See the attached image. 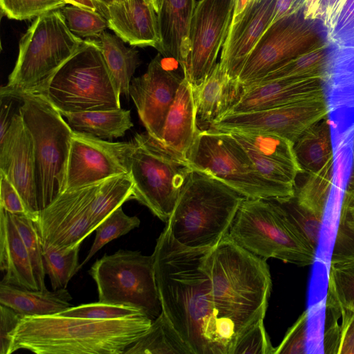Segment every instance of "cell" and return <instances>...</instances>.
I'll return each instance as SVG.
<instances>
[{"instance_id": "obj_43", "label": "cell", "mask_w": 354, "mask_h": 354, "mask_svg": "<svg viewBox=\"0 0 354 354\" xmlns=\"http://www.w3.org/2000/svg\"><path fill=\"white\" fill-rule=\"evenodd\" d=\"M72 317L96 319H119L145 314L142 310L131 306L111 304L102 302L81 304L71 307L59 313Z\"/></svg>"}, {"instance_id": "obj_49", "label": "cell", "mask_w": 354, "mask_h": 354, "mask_svg": "<svg viewBox=\"0 0 354 354\" xmlns=\"http://www.w3.org/2000/svg\"><path fill=\"white\" fill-rule=\"evenodd\" d=\"M0 207L12 214L27 215L26 207L19 194L11 182L1 172H0Z\"/></svg>"}, {"instance_id": "obj_32", "label": "cell", "mask_w": 354, "mask_h": 354, "mask_svg": "<svg viewBox=\"0 0 354 354\" xmlns=\"http://www.w3.org/2000/svg\"><path fill=\"white\" fill-rule=\"evenodd\" d=\"M133 182L130 173L102 180L91 205V218L95 228L112 212L132 199Z\"/></svg>"}, {"instance_id": "obj_20", "label": "cell", "mask_w": 354, "mask_h": 354, "mask_svg": "<svg viewBox=\"0 0 354 354\" xmlns=\"http://www.w3.org/2000/svg\"><path fill=\"white\" fill-rule=\"evenodd\" d=\"M276 0H254L237 22L230 24L220 64L230 77L239 74L252 50L270 26Z\"/></svg>"}, {"instance_id": "obj_40", "label": "cell", "mask_w": 354, "mask_h": 354, "mask_svg": "<svg viewBox=\"0 0 354 354\" xmlns=\"http://www.w3.org/2000/svg\"><path fill=\"white\" fill-rule=\"evenodd\" d=\"M10 215L28 252L38 289L46 290L42 245L35 223L26 214L10 213Z\"/></svg>"}, {"instance_id": "obj_23", "label": "cell", "mask_w": 354, "mask_h": 354, "mask_svg": "<svg viewBox=\"0 0 354 354\" xmlns=\"http://www.w3.org/2000/svg\"><path fill=\"white\" fill-rule=\"evenodd\" d=\"M192 88L198 128L207 130L239 100L244 86L239 80L230 77L218 62Z\"/></svg>"}, {"instance_id": "obj_29", "label": "cell", "mask_w": 354, "mask_h": 354, "mask_svg": "<svg viewBox=\"0 0 354 354\" xmlns=\"http://www.w3.org/2000/svg\"><path fill=\"white\" fill-rule=\"evenodd\" d=\"M96 40L116 89L129 100L132 76L140 64L138 51L127 47L116 35L106 31Z\"/></svg>"}, {"instance_id": "obj_25", "label": "cell", "mask_w": 354, "mask_h": 354, "mask_svg": "<svg viewBox=\"0 0 354 354\" xmlns=\"http://www.w3.org/2000/svg\"><path fill=\"white\" fill-rule=\"evenodd\" d=\"M0 269L3 283L37 290L32 264L25 244L10 213L0 207Z\"/></svg>"}, {"instance_id": "obj_45", "label": "cell", "mask_w": 354, "mask_h": 354, "mask_svg": "<svg viewBox=\"0 0 354 354\" xmlns=\"http://www.w3.org/2000/svg\"><path fill=\"white\" fill-rule=\"evenodd\" d=\"M284 209L291 222L317 250L319 242L323 218L299 205L294 198L274 200Z\"/></svg>"}, {"instance_id": "obj_7", "label": "cell", "mask_w": 354, "mask_h": 354, "mask_svg": "<svg viewBox=\"0 0 354 354\" xmlns=\"http://www.w3.org/2000/svg\"><path fill=\"white\" fill-rule=\"evenodd\" d=\"M19 113L34 147L40 212L66 189V174L73 130L62 113L39 93H25Z\"/></svg>"}, {"instance_id": "obj_14", "label": "cell", "mask_w": 354, "mask_h": 354, "mask_svg": "<svg viewBox=\"0 0 354 354\" xmlns=\"http://www.w3.org/2000/svg\"><path fill=\"white\" fill-rule=\"evenodd\" d=\"M234 0H199L189 28V49L182 70L192 86L199 84L216 64L231 24Z\"/></svg>"}, {"instance_id": "obj_54", "label": "cell", "mask_w": 354, "mask_h": 354, "mask_svg": "<svg viewBox=\"0 0 354 354\" xmlns=\"http://www.w3.org/2000/svg\"><path fill=\"white\" fill-rule=\"evenodd\" d=\"M68 4H73L79 6L96 8L94 3L91 0H66Z\"/></svg>"}, {"instance_id": "obj_39", "label": "cell", "mask_w": 354, "mask_h": 354, "mask_svg": "<svg viewBox=\"0 0 354 354\" xmlns=\"http://www.w3.org/2000/svg\"><path fill=\"white\" fill-rule=\"evenodd\" d=\"M326 302L354 310V261L330 264Z\"/></svg>"}, {"instance_id": "obj_6", "label": "cell", "mask_w": 354, "mask_h": 354, "mask_svg": "<svg viewBox=\"0 0 354 354\" xmlns=\"http://www.w3.org/2000/svg\"><path fill=\"white\" fill-rule=\"evenodd\" d=\"M239 245L267 259L298 266L312 265L317 250L274 200L245 198L228 232Z\"/></svg>"}, {"instance_id": "obj_46", "label": "cell", "mask_w": 354, "mask_h": 354, "mask_svg": "<svg viewBox=\"0 0 354 354\" xmlns=\"http://www.w3.org/2000/svg\"><path fill=\"white\" fill-rule=\"evenodd\" d=\"M354 261V218L341 209L330 263Z\"/></svg>"}, {"instance_id": "obj_50", "label": "cell", "mask_w": 354, "mask_h": 354, "mask_svg": "<svg viewBox=\"0 0 354 354\" xmlns=\"http://www.w3.org/2000/svg\"><path fill=\"white\" fill-rule=\"evenodd\" d=\"M307 0H276L273 13L272 24L276 21L303 11Z\"/></svg>"}, {"instance_id": "obj_9", "label": "cell", "mask_w": 354, "mask_h": 354, "mask_svg": "<svg viewBox=\"0 0 354 354\" xmlns=\"http://www.w3.org/2000/svg\"><path fill=\"white\" fill-rule=\"evenodd\" d=\"M39 94L60 113L121 108V95L96 39H86L84 45L55 72Z\"/></svg>"}, {"instance_id": "obj_34", "label": "cell", "mask_w": 354, "mask_h": 354, "mask_svg": "<svg viewBox=\"0 0 354 354\" xmlns=\"http://www.w3.org/2000/svg\"><path fill=\"white\" fill-rule=\"evenodd\" d=\"M333 166L332 158L319 170L308 173L303 184L295 187L293 196L299 205L322 218L332 187Z\"/></svg>"}, {"instance_id": "obj_28", "label": "cell", "mask_w": 354, "mask_h": 354, "mask_svg": "<svg viewBox=\"0 0 354 354\" xmlns=\"http://www.w3.org/2000/svg\"><path fill=\"white\" fill-rule=\"evenodd\" d=\"M61 113L73 130L103 140L122 137L133 126L131 111L122 108Z\"/></svg>"}, {"instance_id": "obj_3", "label": "cell", "mask_w": 354, "mask_h": 354, "mask_svg": "<svg viewBox=\"0 0 354 354\" xmlns=\"http://www.w3.org/2000/svg\"><path fill=\"white\" fill-rule=\"evenodd\" d=\"M206 267L218 319L234 342L247 327L265 317L272 288L269 266L227 234L209 250Z\"/></svg>"}, {"instance_id": "obj_58", "label": "cell", "mask_w": 354, "mask_h": 354, "mask_svg": "<svg viewBox=\"0 0 354 354\" xmlns=\"http://www.w3.org/2000/svg\"><path fill=\"white\" fill-rule=\"evenodd\" d=\"M351 178H354V149H353V171Z\"/></svg>"}, {"instance_id": "obj_4", "label": "cell", "mask_w": 354, "mask_h": 354, "mask_svg": "<svg viewBox=\"0 0 354 354\" xmlns=\"http://www.w3.org/2000/svg\"><path fill=\"white\" fill-rule=\"evenodd\" d=\"M245 198L216 178L192 169L167 224L182 245L213 248L228 234Z\"/></svg>"}, {"instance_id": "obj_27", "label": "cell", "mask_w": 354, "mask_h": 354, "mask_svg": "<svg viewBox=\"0 0 354 354\" xmlns=\"http://www.w3.org/2000/svg\"><path fill=\"white\" fill-rule=\"evenodd\" d=\"M72 297L66 288L49 291L28 290L1 282L0 304L24 316L58 314L72 307Z\"/></svg>"}, {"instance_id": "obj_42", "label": "cell", "mask_w": 354, "mask_h": 354, "mask_svg": "<svg viewBox=\"0 0 354 354\" xmlns=\"http://www.w3.org/2000/svg\"><path fill=\"white\" fill-rule=\"evenodd\" d=\"M263 319H257L236 337L230 354H274Z\"/></svg>"}, {"instance_id": "obj_30", "label": "cell", "mask_w": 354, "mask_h": 354, "mask_svg": "<svg viewBox=\"0 0 354 354\" xmlns=\"http://www.w3.org/2000/svg\"><path fill=\"white\" fill-rule=\"evenodd\" d=\"M294 151L301 173L316 171L333 158L330 122L326 117L304 131L294 143Z\"/></svg>"}, {"instance_id": "obj_47", "label": "cell", "mask_w": 354, "mask_h": 354, "mask_svg": "<svg viewBox=\"0 0 354 354\" xmlns=\"http://www.w3.org/2000/svg\"><path fill=\"white\" fill-rule=\"evenodd\" d=\"M308 318V311L305 310L287 330L274 354L306 353Z\"/></svg>"}, {"instance_id": "obj_52", "label": "cell", "mask_w": 354, "mask_h": 354, "mask_svg": "<svg viewBox=\"0 0 354 354\" xmlns=\"http://www.w3.org/2000/svg\"><path fill=\"white\" fill-rule=\"evenodd\" d=\"M1 104V124H0V138L3 136L6 131H7L10 121L11 118H8V115L10 113V110L11 109L10 104H6L4 106Z\"/></svg>"}, {"instance_id": "obj_16", "label": "cell", "mask_w": 354, "mask_h": 354, "mask_svg": "<svg viewBox=\"0 0 354 354\" xmlns=\"http://www.w3.org/2000/svg\"><path fill=\"white\" fill-rule=\"evenodd\" d=\"M100 182L66 189L40 212L35 223L41 243L71 248L80 245L95 230L91 205Z\"/></svg>"}, {"instance_id": "obj_13", "label": "cell", "mask_w": 354, "mask_h": 354, "mask_svg": "<svg viewBox=\"0 0 354 354\" xmlns=\"http://www.w3.org/2000/svg\"><path fill=\"white\" fill-rule=\"evenodd\" d=\"M324 95L263 110L225 114L208 129L275 134L295 143L309 127L326 118Z\"/></svg>"}, {"instance_id": "obj_24", "label": "cell", "mask_w": 354, "mask_h": 354, "mask_svg": "<svg viewBox=\"0 0 354 354\" xmlns=\"http://www.w3.org/2000/svg\"><path fill=\"white\" fill-rule=\"evenodd\" d=\"M192 85L185 77L167 115L160 145L174 156L187 160L200 132Z\"/></svg>"}, {"instance_id": "obj_8", "label": "cell", "mask_w": 354, "mask_h": 354, "mask_svg": "<svg viewBox=\"0 0 354 354\" xmlns=\"http://www.w3.org/2000/svg\"><path fill=\"white\" fill-rule=\"evenodd\" d=\"M187 160L192 169L216 178L245 198L286 200L295 195V188L264 178L229 132L201 130Z\"/></svg>"}, {"instance_id": "obj_19", "label": "cell", "mask_w": 354, "mask_h": 354, "mask_svg": "<svg viewBox=\"0 0 354 354\" xmlns=\"http://www.w3.org/2000/svg\"><path fill=\"white\" fill-rule=\"evenodd\" d=\"M244 148L259 172L272 182L295 188L301 170L294 143L281 136L259 132H229Z\"/></svg>"}, {"instance_id": "obj_57", "label": "cell", "mask_w": 354, "mask_h": 354, "mask_svg": "<svg viewBox=\"0 0 354 354\" xmlns=\"http://www.w3.org/2000/svg\"><path fill=\"white\" fill-rule=\"evenodd\" d=\"M341 209H344V210L348 212L354 218V207L348 206V205H342Z\"/></svg>"}, {"instance_id": "obj_1", "label": "cell", "mask_w": 354, "mask_h": 354, "mask_svg": "<svg viewBox=\"0 0 354 354\" xmlns=\"http://www.w3.org/2000/svg\"><path fill=\"white\" fill-rule=\"evenodd\" d=\"M212 248L182 245L167 224L152 254L162 309L193 354H230L233 337L218 319L206 267Z\"/></svg>"}, {"instance_id": "obj_10", "label": "cell", "mask_w": 354, "mask_h": 354, "mask_svg": "<svg viewBox=\"0 0 354 354\" xmlns=\"http://www.w3.org/2000/svg\"><path fill=\"white\" fill-rule=\"evenodd\" d=\"M133 141L132 199L167 223L192 169L187 160L171 154L147 131L136 133Z\"/></svg>"}, {"instance_id": "obj_36", "label": "cell", "mask_w": 354, "mask_h": 354, "mask_svg": "<svg viewBox=\"0 0 354 354\" xmlns=\"http://www.w3.org/2000/svg\"><path fill=\"white\" fill-rule=\"evenodd\" d=\"M326 48V45L321 41L311 48L270 72L259 82L312 76L323 77L327 57Z\"/></svg>"}, {"instance_id": "obj_11", "label": "cell", "mask_w": 354, "mask_h": 354, "mask_svg": "<svg viewBox=\"0 0 354 354\" xmlns=\"http://www.w3.org/2000/svg\"><path fill=\"white\" fill-rule=\"evenodd\" d=\"M89 274L97 286L98 301L136 308L152 321L162 313L152 254L124 250L105 254Z\"/></svg>"}, {"instance_id": "obj_15", "label": "cell", "mask_w": 354, "mask_h": 354, "mask_svg": "<svg viewBox=\"0 0 354 354\" xmlns=\"http://www.w3.org/2000/svg\"><path fill=\"white\" fill-rule=\"evenodd\" d=\"M135 142H112L73 130L68 161L66 189L130 173Z\"/></svg>"}, {"instance_id": "obj_21", "label": "cell", "mask_w": 354, "mask_h": 354, "mask_svg": "<svg viewBox=\"0 0 354 354\" xmlns=\"http://www.w3.org/2000/svg\"><path fill=\"white\" fill-rule=\"evenodd\" d=\"M323 77L279 79L244 86L239 100L226 114L274 108L324 95Z\"/></svg>"}, {"instance_id": "obj_31", "label": "cell", "mask_w": 354, "mask_h": 354, "mask_svg": "<svg viewBox=\"0 0 354 354\" xmlns=\"http://www.w3.org/2000/svg\"><path fill=\"white\" fill-rule=\"evenodd\" d=\"M193 354L162 310L149 328L123 354Z\"/></svg>"}, {"instance_id": "obj_59", "label": "cell", "mask_w": 354, "mask_h": 354, "mask_svg": "<svg viewBox=\"0 0 354 354\" xmlns=\"http://www.w3.org/2000/svg\"><path fill=\"white\" fill-rule=\"evenodd\" d=\"M127 1V0H114V1H115V2H122V1Z\"/></svg>"}, {"instance_id": "obj_12", "label": "cell", "mask_w": 354, "mask_h": 354, "mask_svg": "<svg viewBox=\"0 0 354 354\" xmlns=\"http://www.w3.org/2000/svg\"><path fill=\"white\" fill-rule=\"evenodd\" d=\"M304 17V10L270 25L248 58L239 80L243 86L258 82L270 72L311 48L321 41Z\"/></svg>"}, {"instance_id": "obj_48", "label": "cell", "mask_w": 354, "mask_h": 354, "mask_svg": "<svg viewBox=\"0 0 354 354\" xmlns=\"http://www.w3.org/2000/svg\"><path fill=\"white\" fill-rule=\"evenodd\" d=\"M24 315L0 304V354H10L12 335Z\"/></svg>"}, {"instance_id": "obj_18", "label": "cell", "mask_w": 354, "mask_h": 354, "mask_svg": "<svg viewBox=\"0 0 354 354\" xmlns=\"http://www.w3.org/2000/svg\"><path fill=\"white\" fill-rule=\"evenodd\" d=\"M0 172L19 194L27 215L34 222L40 209L36 183L33 141L20 114L12 115L10 125L0 138Z\"/></svg>"}, {"instance_id": "obj_17", "label": "cell", "mask_w": 354, "mask_h": 354, "mask_svg": "<svg viewBox=\"0 0 354 354\" xmlns=\"http://www.w3.org/2000/svg\"><path fill=\"white\" fill-rule=\"evenodd\" d=\"M183 79L184 76L167 68L158 54L143 75L131 80L129 94L139 118L146 131L159 142L167 115Z\"/></svg>"}, {"instance_id": "obj_26", "label": "cell", "mask_w": 354, "mask_h": 354, "mask_svg": "<svg viewBox=\"0 0 354 354\" xmlns=\"http://www.w3.org/2000/svg\"><path fill=\"white\" fill-rule=\"evenodd\" d=\"M196 0H162L158 14L161 45L159 53L183 66L189 49V28Z\"/></svg>"}, {"instance_id": "obj_56", "label": "cell", "mask_w": 354, "mask_h": 354, "mask_svg": "<svg viewBox=\"0 0 354 354\" xmlns=\"http://www.w3.org/2000/svg\"><path fill=\"white\" fill-rule=\"evenodd\" d=\"M95 6V4H100L102 6H109L114 2V0H93Z\"/></svg>"}, {"instance_id": "obj_35", "label": "cell", "mask_w": 354, "mask_h": 354, "mask_svg": "<svg viewBox=\"0 0 354 354\" xmlns=\"http://www.w3.org/2000/svg\"><path fill=\"white\" fill-rule=\"evenodd\" d=\"M43 263L53 290L66 288L69 281L78 272L80 245L67 248H57L41 243Z\"/></svg>"}, {"instance_id": "obj_2", "label": "cell", "mask_w": 354, "mask_h": 354, "mask_svg": "<svg viewBox=\"0 0 354 354\" xmlns=\"http://www.w3.org/2000/svg\"><path fill=\"white\" fill-rule=\"evenodd\" d=\"M151 323L145 314L119 319L24 316L12 335L10 353L122 354Z\"/></svg>"}, {"instance_id": "obj_60", "label": "cell", "mask_w": 354, "mask_h": 354, "mask_svg": "<svg viewBox=\"0 0 354 354\" xmlns=\"http://www.w3.org/2000/svg\"><path fill=\"white\" fill-rule=\"evenodd\" d=\"M93 1V0H91Z\"/></svg>"}, {"instance_id": "obj_22", "label": "cell", "mask_w": 354, "mask_h": 354, "mask_svg": "<svg viewBox=\"0 0 354 354\" xmlns=\"http://www.w3.org/2000/svg\"><path fill=\"white\" fill-rule=\"evenodd\" d=\"M106 18L109 28L131 46L153 47L161 45L158 14L147 0H127L109 6L95 5Z\"/></svg>"}, {"instance_id": "obj_37", "label": "cell", "mask_w": 354, "mask_h": 354, "mask_svg": "<svg viewBox=\"0 0 354 354\" xmlns=\"http://www.w3.org/2000/svg\"><path fill=\"white\" fill-rule=\"evenodd\" d=\"M60 10L70 30L81 38L97 39L109 28L106 18L97 8L66 4Z\"/></svg>"}, {"instance_id": "obj_33", "label": "cell", "mask_w": 354, "mask_h": 354, "mask_svg": "<svg viewBox=\"0 0 354 354\" xmlns=\"http://www.w3.org/2000/svg\"><path fill=\"white\" fill-rule=\"evenodd\" d=\"M326 307L333 310L341 319L326 308V328L324 333V353L328 354H354V310L326 302Z\"/></svg>"}, {"instance_id": "obj_55", "label": "cell", "mask_w": 354, "mask_h": 354, "mask_svg": "<svg viewBox=\"0 0 354 354\" xmlns=\"http://www.w3.org/2000/svg\"><path fill=\"white\" fill-rule=\"evenodd\" d=\"M148 1L154 8L157 14L160 10L162 0H147Z\"/></svg>"}, {"instance_id": "obj_5", "label": "cell", "mask_w": 354, "mask_h": 354, "mask_svg": "<svg viewBox=\"0 0 354 354\" xmlns=\"http://www.w3.org/2000/svg\"><path fill=\"white\" fill-rule=\"evenodd\" d=\"M85 42L70 30L60 9L36 17L19 41L17 59L1 88V98L40 93Z\"/></svg>"}, {"instance_id": "obj_38", "label": "cell", "mask_w": 354, "mask_h": 354, "mask_svg": "<svg viewBox=\"0 0 354 354\" xmlns=\"http://www.w3.org/2000/svg\"><path fill=\"white\" fill-rule=\"evenodd\" d=\"M140 224V221L137 216H129L124 212L122 206L118 207L96 227L95 240L84 261L80 265L79 269L109 242L138 227Z\"/></svg>"}, {"instance_id": "obj_53", "label": "cell", "mask_w": 354, "mask_h": 354, "mask_svg": "<svg viewBox=\"0 0 354 354\" xmlns=\"http://www.w3.org/2000/svg\"><path fill=\"white\" fill-rule=\"evenodd\" d=\"M343 205L354 207V178H351L344 193Z\"/></svg>"}, {"instance_id": "obj_44", "label": "cell", "mask_w": 354, "mask_h": 354, "mask_svg": "<svg viewBox=\"0 0 354 354\" xmlns=\"http://www.w3.org/2000/svg\"><path fill=\"white\" fill-rule=\"evenodd\" d=\"M66 0H0L1 12L8 19L26 20L59 10Z\"/></svg>"}, {"instance_id": "obj_41", "label": "cell", "mask_w": 354, "mask_h": 354, "mask_svg": "<svg viewBox=\"0 0 354 354\" xmlns=\"http://www.w3.org/2000/svg\"><path fill=\"white\" fill-rule=\"evenodd\" d=\"M323 26L330 44L354 47V0H343Z\"/></svg>"}, {"instance_id": "obj_51", "label": "cell", "mask_w": 354, "mask_h": 354, "mask_svg": "<svg viewBox=\"0 0 354 354\" xmlns=\"http://www.w3.org/2000/svg\"><path fill=\"white\" fill-rule=\"evenodd\" d=\"M254 0H234V10L231 24L239 21L247 7Z\"/></svg>"}]
</instances>
